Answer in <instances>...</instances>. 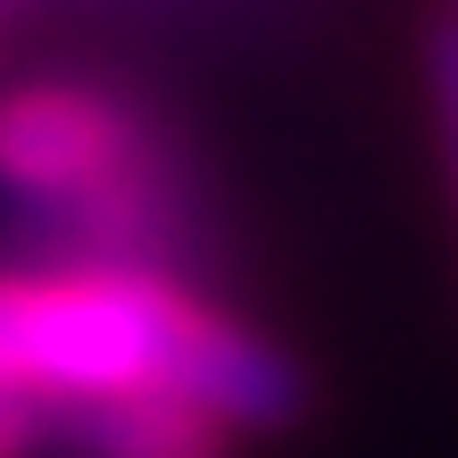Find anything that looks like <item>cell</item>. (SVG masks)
<instances>
[{
  "label": "cell",
  "mask_w": 458,
  "mask_h": 458,
  "mask_svg": "<svg viewBox=\"0 0 458 458\" xmlns=\"http://www.w3.org/2000/svg\"><path fill=\"white\" fill-rule=\"evenodd\" d=\"M50 450V400L0 384V458H42Z\"/></svg>",
  "instance_id": "cell-5"
},
{
  "label": "cell",
  "mask_w": 458,
  "mask_h": 458,
  "mask_svg": "<svg viewBox=\"0 0 458 458\" xmlns=\"http://www.w3.org/2000/svg\"><path fill=\"white\" fill-rule=\"evenodd\" d=\"M425 92H434V125H442V158H450V192H458V17H442L425 34Z\"/></svg>",
  "instance_id": "cell-4"
},
{
  "label": "cell",
  "mask_w": 458,
  "mask_h": 458,
  "mask_svg": "<svg viewBox=\"0 0 458 458\" xmlns=\"http://www.w3.org/2000/svg\"><path fill=\"white\" fill-rule=\"evenodd\" d=\"M158 158L150 125L125 109L117 92L92 84H25L0 100V183L17 200L75 217L100 192H117L125 175H142Z\"/></svg>",
  "instance_id": "cell-2"
},
{
  "label": "cell",
  "mask_w": 458,
  "mask_h": 458,
  "mask_svg": "<svg viewBox=\"0 0 458 458\" xmlns=\"http://www.w3.org/2000/svg\"><path fill=\"white\" fill-rule=\"evenodd\" d=\"M0 384L50 409L109 392H183L233 434H276L309 409L301 367L175 276L117 259L0 267Z\"/></svg>",
  "instance_id": "cell-1"
},
{
  "label": "cell",
  "mask_w": 458,
  "mask_h": 458,
  "mask_svg": "<svg viewBox=\"0 0 458 458\" xmlns=\"http://www.w3.org/2000/svg\"><path fill=\"white\" fill-rule=\"evenodd\" d=\"M50 442L67 458H233V425L183 392H109L50 409Z\"/></svg>",
  "instance_id": "cell-3"
}]
</instances>
